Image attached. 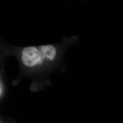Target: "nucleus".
<instances>
[{"instance_id":"1","label":"nucleus","mask_w":123,"mask_h":123,"mask_svg":"<svg viewBox=\"0 0 123 123\" xmlns=\"http://www.w3.org/2000/svg\"><path fill=\"white\" fill-rule=\"evenodd\" d=\"M79 40V36L76 35L65 37L57 43L24 48L21 51L22 63L29 68L43 69L48 75L56 71L65 72L64 58L66 51Z\"/></svg>"}]
</instances>
